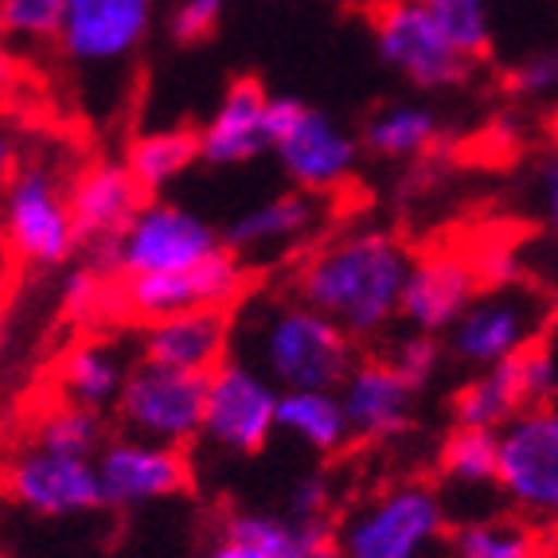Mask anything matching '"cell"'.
<instances>
[{
  "mask_svg": "<svg viewBox=\"0 0 558 558\" xmlns=\"http://www.w3.org/2000/svg\"><path fill=\"white\" fill-rule=\"evenodd\" d=\"M410 262L395 234L360 227L305 254L293 274V293L332 317L352 340H372L399 320Z\"/></svg>",
  "mask_w": 558,
  "mask_h": 558,
  "instance_id": "obj_1",
  "label": "cell"
},
{
  "mask_svg": "<svg viewBox=\"0 0 558 558\" xmlns=\"http://www.w3.org/2000/svg\"><path fill=\"white\" fill-rule=\"evenodd\" d=\"M239 360L258 367L278 391H336L355 367V340L308 301L262 298L234 320ZM231 344V348H234Z\"/></svg>",
  "mask_w": 558,
  "mask_h": 558,
  "instance_id": "obj_2",
  "label": "cell"
},
{
  "mask_svg": "<svg viewBox=\"0 0 558 558\" xmlns=\"http://www.w3.org/2000/svg\"><path fill=\"white\" fill-rule=\"evenodd\" d=\"M0 239L12 258L36 270H56L78 251L71 180L51 160H20L0 196Z\"/></svg>",
  "mask_w": 558,
  "mask_h": 558,
  "instance_id": "obj_3",
  "label": "cell"
},
{
  "mask_svg": "<svg viewBox=\"0 0 558 558\" xmlns=\"http://www.w3.org/2000/svg\"><path fill=\"white\" fill-rule=\"evenodd\" d=\"M270 149L278 153L281 172H286L301 192L328 196L336 187H344L360 160V141L332 121L328 113L289 98V94H270Z\"/></svg>",
  "mask_w": 558,
  "mask_h": 558,
  "instance_id": "obj_4",
  "label": "cell"
},
{
  "mask_svg": "<svg viewBox=\"0 0 558 558\" xmlns=\"http://www.w3.org/2000/svg\"><path fill=\"white\" fill-rule=\"evenodd\" d=\"M441 535L446 500L429 484H395L336 527L344 558H422Z\"/></svg>",
  "mask_w": 558,
  "mask_h": 558,
  "instance_id": "obj_5",
  "label": "cell"
},
{
  "mask_svg": "<svg viewBox=\"0 0 558 558\" xmlns=\"http://www.w3.org/2000/svg\"><path fill=\"white\" fill-rule=\"evenodd\" d=\"M204 402L207 375L141 360L133 363L130 379L113 402V414L121 434L187 449L204 434Z\"/></svg>",
  "mask_w": 558,
  "mask_h": 558,
  "instance_id": "obj_6",
  "label": "cell"
},
{
  "mask_svg": "<svg viewBox=\"0 0 558 558\" xmlns=\"http://www.w3.org/2000/svg\"><path fill=\"white\" fill-rule=\"evenodd\" d=\"M223 234L207 219L187 211L180 204H145L130 219V227L102 246V266L118 278H137V274H172L187 270L196 262L223 251Z\"/></svg>",
  "mask_w": 558,
  "mask_h": 558,
  "instance_id": "obj_7",
  "label": "cell"
},
{
  "mask_svg": "<svg viewBox=\"0 0 558 558\" xmlns=\"http://www.w3.org/2000/svg\"><path fill=\"white\" fill-rule=\"evenodd\" d=\"M372 32L383 63L418 90H449L469 78L473 59L457 51L429 0H383L372 12Z\"/></svg>",
  "mask_w": 558,
  "mask_h": 558,
  "instance_id": "obj_8",
  "label": "cell"
},
{
  "mask_svg": "<svg viewBox=\"0 0 558 558\" xmlns=\"http://www.w3.org/2000/svg\"><path fill=\"white\" fill-rule=\"evenodd\" d=\"M496 488L527 520L558 523V407H523L500 426Z\"/></svg>",
  "mask_w": 558,
  "mask_h": 558,
  "instance_id": "obj_9",
  "label": "cell"
},
{
  "mask_svg": "<svg viewBox=\"0 0 558 558\" xmlns=\"http://www.w3.org/2000/svg\"><path fill=\"white\" fill-rule=\"evenodd\" d=\"M278 387L246 360H223L207 375L204 434L223 457H254L278 429Z\"/></svg>",
  "mask_w": 558,
  "mask_h": 558,
  "instance_id": "obj_10",
  "label": "cell"
},
{
  "mask_svg": "<svg viewBox=\"0 0 558 558\" xmlns=\"http://www.w3.org/2000/svg\"><path fill=\"white\" fill-rule=\"evenodd\" d=\"M543 301L520 281H500L488 293H476L473 305L449 328V352L476 372L508 363L539 344Z\"/></svg>",
  "mask_w": 558,
  "mask_h": 558,
  "instance_id": "obj_11",
  "label": "cell"
},
{
  "mask_svg": "<svg viewBox=\"0 0 558 558\" xmlns=\"http://www.w3.org/2000/svg\"><path fill=\"white\" fill-rule=\"evenodd\" d=\"M246 274L242 262L231 251H219L211 258L172 274H137V278H121L113 286V305L125 317L137 320H160L187 308H227L242 298Z\"/></svg>",
  "mask_w": 558,
  "mask_h": 558,
  "instance_id": "obj_12",
  "label": "cell"
},
{
  "mask_svg": "<svg viewBox=\"0 0 558 558\" xmlns=\"http://www.w3.org/2000/svg\"><path fill=\"white\" fill-rule=\"evenodd\" d=\"M4 493L47 520H71L106 508L102 484L94 457L59 453L47 446H24L9 465H4Z\"/></svg>",
  "mask_w": 558,
  "mask_h": 558,
  "instance_id": "obj_13",
  "label": "cell"
},
{
  "mask_svg": "<svg viewBox=\"0 0 558 558\" xmlns=\"http://www.w3.org/2000/svg\"><path fill=\"white\" fill-rule=\"evenodd\" d=\"M149 24L153 0H66L59 51L78 71H113L137 56Z\"/></svg>",
  "mask_w": 558,
  "mask_h": 558,
  "instance_id": "obj_14",
  "label": "cell"
},
{
  "mask_svg": "<svg viewBox=\"0 0 558 558\" xmlns=\"http://www.w3.org/2000/svg\"><path fill=\"white\" fill-rule=\"evenodd\" d=\"M94 465H98L106 508H137V504L165 500V496L184 493L192 481L184 449L133 438V434L106 441Z\"/></svg>",
  "mask_w": 558,
  "mask_h": 558,
  "instance_id": "obj_15",
  "label": "cell"
},
{
  "mask_svg": "<svg viewBox=\"0 0 558 558\" xmlns=\"http://www.w3.org/2000/svg\"><path fill=\"white\" fill-rule=\"evenodd\" d=\"M481 293V270L461 254H426L410 262L399 317L414 332H449Z\"/></svg>",
  "mask_w": 558,
  "mask_h": 558,
  "instance_id": "obj_16",
  "label": "cell"
},
{
  "mask_svg": "<svg viewBox=\"0 0 558 558\" xmlns=\"http://www.w3.org/2000/svg\"><path fill=\"white\" fill-rule=\"evenodd\" d=\"M145 207V187L125 160H90L71 177V211H75L78 239L102 251L130 227L133 215Z\"/></svg>",
  "mask_w": 558,
  "mask_h": 558,
  "instance_id": "obj_17",
  "label": "cell"
},
{
  "mask_svg": "<svg viewBox=\"0 0 558 558\" xmlns=\"http://www.w3.org/2000/svg\"><path fill=\"white\" fill-rule=\"evenodd\" d=\"M234 344V320L227 308H187L172 317L149 320L141 336V352L145 360L180 367V372L211 375L223 360H231Z\"/></svg>",
  "mask_w": 558,
  "mask_h": 558,
  "instance_id": "obj_18",
  "label": "cell"
},
{
  "mask_svg": "<svg viewBox=\"0 0 558 558\" xmlns=\"http://www.w3.org/2000/svg\"><path fill=\"white\" fill-rule=\"evenodd\" d=\"M266 110H270V94L262 90L254 78H234L227 86L223 102L215 106V113L199 130V160L234 168L262 157V153L270 149Z\"/></svg>",
  "mask_w": 558,
  "mask_h": 558,
  "instance_id": "obj_19",
  "label": "cell"
},
{
  "mask_svg": "<svg viewBox=\"0 0 558 558\" xmlns=\"http://www.w3.org/2000/svg\"><path fill=\"white\" fill-rule=\"evenodd\" d=\"M336 391L344 402L352 438L383 441L407 429L414 387L395 372L391 360H355V367Z\"/></svg>",
  "mask_w": 558,
  "mask_h": 558,
  "instance_id": "obj_20",
  "label": "cell"
},
{
  "mask_svg": "<svg viewBox=\"0 0 558 558\" xmlns=\"http://www.w3.org/2000/svg\"><path fill=\"white\" fill-rule=\"evenodd\" d=\"M320 219H325L320 196L298 187V192H286V196H274L266 204L251 207V211H242L227 227L223 242L239 262L274 258V254H286L293 246H301L320 227Z\"/></svg>",
  "mask_w": 558,
  "mask_h": 558,
  "instance_id": "obj_21",
  "label": "cell"
},
{
  "mask_svg": "<svg viewBox=\"0 0 558 558\" xmlns=\"http://www.w3.org/2000/svg\"><path fill=\"white\" fill-rule=\"evenodd\" d=\"M133 363L125 360L118 344L110 340H83L59 363V387H63V402H75L86 410H113L121 387L130 379Z\"/></svg>",
  "mask_w": 558,
  "mask_h": 558,
  "instance_id": "obj_22",
  "label": "cell"
},
{
  "mask_svg": "<svg viewBox=\"0 0 558 558\" xmlns=\"http://www.w3.org/2000/svg\"><path fill=\"white\" fill-rule=\"evenodd\" d=\"M278 429L298 438L313 453H340L352 441L340 391L308 387V391H281L278 395Z\"/></svg>",
  "mask_w": 558,
  "mask_h": 558,
  "instance_id": "obj_23",
  "label": "cell"
},
{
  "mask_svg": "<svg viewBox=\"0 0 558 558\" xmlns=\"http://www.w3.org/2000/svg\"><path fill=\"white\" fill-rule=\"evenodd\" d=\"M527 407L520 379V355L496 367H484L476 379H469L461 391L453 395V422L457 426H484L500 429Z\"/></svg>",
  "mask_w": 558,
  "mask_h": 558,
  "instance_id": "obj_24",
  "label": "cell"
},
{
  "mask_svg": "<svg viewBox=\"0 0 558 558\" xmlns=\"http://www.w3.org/2000/svg\"><path fill=\"white\" fill-rule=\"evenodd\" d=\"M441 141V118L429 106L395 102L372 113L363 125V145L383 160H410L429 153Z\"/></svg>",
  "mask_w": 558,
  "mask_h": 558,
  "instance_id": "obj_25",
  "label": "cell"
},
{
  "mask_svg": "<svg viewBox=\"0 0 558 558\" xmlns=\"http://www.w3.org/2000/svg\"><path fill=\"white\" fill-rule=\"evenodd\" d=\"M223 531L254 543L266 558H308L320 543L336 539L332 520H293L289 512H234Z\"/></svg>",
  "mask_w": 558,
  "mask_h": 558,
  "instance_id": "obj_26",
  "label": "cell"
},
{
  "mask_svg": "<svg viewBox=\"0 0 558 558\" xmlns=\"http://www.w3.org/2000/svg\"><path fill=\"white\" fill-rule=\"evenodd\" d=\"M199 160V133L196 130H149L141 133L125 153V165L137 177L145 192H160L172 180H180Z\"/></svg>",
  "mask_w": 558,
  "mask_h": 558,
  "instance_id": "obj_27",
  "label": "cell"
},
{
  "mask_svg": "<svg viewBox=\"0 0 558 558\" xmlns=\"http://www.w3.org/2000/svg\"><path fill=\"white\" fill-rule=\"evenodd\" d=\"M441 473L461 488H496L500 476V429L453 426L441 446Z\"/></svg>",
  "mask_w": 558,
  "mask_h": 558,
  "instance_id": "obj_28",
  "label": "cell"
},
{
  "mask_svg": "<svg viewBox=\"0 0 558 558\" xmlns=\"http://www.w3.org/2000/svg\"><path fill=\"white\" fill-rule=\"evenodd\" d=\"M32 441L47 449H59V453H75V457H98V449L106 446V422L98 410L75 407V402H59L36 422L32 429Z\"/></svg>",
  "mask_w": 558,
  "mask_h": 558,
  "instance_id": "obj_29",
  "label": "cell"
},
{
  "mask_svg": "<svg viewBox=\"0 0 558 558\" xmlns=\"http://www.w3.org/2000/svg\"><path fill=\"white\" fill-rule=\"evenodd\" d=\"M453 558H539V539L527 523L515 520H473L453 531Z\"/></svg>",
  "mask_w": 558,
  "mask_h": 558,
  "instance_id": "obj_30",
  "label": "cell"
},
{
  "mask_svg": "<svg viewBox=\"0 0 558 558\" xmlns=\"http://www.w3.org/2000/svg\"><path fill=\"white\" fill-rule=\"evenodd\" d=\"M66 0H0V36L20 47L59 44Z\"/></svg>",
  "mask_w": 558,
  "mask_h": 558,
  "instance_id": "obj_31",
  "label": "cell"
},
{
  "mask_svg": "<svg viewBox=\"0 0 558 558\" xmlns=\"http://www.w3.org/2000/svg\"><path fill=\"white\" fill-rule=\"evenodd\" d=\"M429 9L446 28V36L457 44V51L469 59L484 56L493 44V12L488 0H429Z\"/></svg>",
  "mask_w": 558,
  "mask_h": 558,
  "instance_id": "obj_32",
  "label": "cell"
},
{
  "mask_svg": "<svg viewBox=\"0 0 558 558\" xmlns=\"http://www.w3.org/2000/svg\"><path fill=\"white\" fill-rule=\"evenodd\" d=\"M227 4L231 0H177L172 12H168V36L172 44H204L219 32L227 16Z\"/></svg>",
  "mask_w": 558,
  "mask_h": 558,
  "instance_id": "obj_33",
  "label": "cell"
},
{
  "mask_svg": "<svg viewBox=\"0 0 558 558\" xmlns=\"http://www.w3.org/2000/svg\"><path fill=\"white\" fill-rule=\"evenodd\" d=\"M391 367L402 375V379L418 391L422 383L426 379H434V372H438V363H441V344H438V336L434 332H414L410 328L402 340H395V348H391Z\"/></svg>",
  "mask_w": 558,
  "mask_h": 558,
  "instance_id": "obj_34",
  "label": "cell"
},
{
  "mask_svg": "<svg viewBox=\"0 0 558 558\" xmlns=\"http://www.w3.org/2000/svg\"><path fill=\"white\" fill-rule=\"evenodd\" d=\"M106 305H113V286H106V281H102V270H90V266H83V270L66 274V281H63L66 317L90 320V317H98Z\"/></svg>",
  "mask_w": 558,
  "mask_h": 558,
  "instance_id": "obj_35",
  "label": "cell"
},
{
  "mask_svg": "<svg viewBox=\"0 0 558 558\" xmlns=\"http://www.w3.org/2000/svg\"><path fill=\"white\" fill-rule=\"evenodd\" d=\"M520 379L523 395H527V407H543V402H555L558 395V355L550 344H531L520 355Z\"/></svg>",
  "mask_w": 558,
  "mask_h": 558,
  "instance_id": "obj_36",
  "label": "cell"
},
{
  "mask_svg": "<svg viewBox=\"0 0 558 558\" xmlns=\"http://www.w3.org/2000/svg\"><path fill=\"white\" fill-rule=\"evenodd\" d=\"M512 90L523 98H550L558 94V51H539L527 56L512 71Z\"/></svg>",
  "mask_w": 558,
  "mask_h": 558,
  "instance_id": "obj_37",
  "label": "cell"
},
{
  "mask_svg": "<svg viewBox=\"0 0 558 558\" xmlns=\"http://www.w3.org/2000/svg\"><path fill=\"white\" fill-rule=\"evenodd\" d=\"M328 504H332L328 481L320 473H305L289 488L286 512L293 515V520H328Z\"/></svg>",
  "mask_w": 558,
  "mask_h": 558,
  "instance_id": "obj_38",
  "label": "cell"
},
{
  "mask_svg": "<svg viewBox=\"0 0 558 558\" xmlns=\"http://www.w3.org/2000/svg\"><path fill=\"white\" fill-rule=\"evenodd\" d=\"M539 207L547 227L558 234V153H550L539 168Z\"/></svg>",
  "mask_w": 558,
  "mask_h": 558,
  "instance_id": "obj_39",
  "label": "cell"
},
{
  "mask_svg": "<svg viewBox=\"0 0 558 558\" xmlns=\"http://www.w3.org/2000/svg\"><path fill=\"white\" fill-rule=\"evenodd\" d=\"M204 558H266L254 543H246L242 535H231V531H223V539H215L211 547H207Z\"/></svg>",
  "mask_w": 558,
  "mask_h": 558,
  "instance_id": "obj_40",
  "label": "cell"
},
{
  "mask_svg": "<svg viewBox=\"0 0 558 558\" xmlns=\"http://www.w3.org/2000/svg\"><path fill=\"white\" fill-rule=\"evenodd\" d=\"M16 168H20V141L0 125V196H4V187H9Z\"/></svg>",
  "mask_w": 558,
  "mask_h": 558,
  "instance_id": "obj_41",
  "label": "cell"
},
{
  "mask_svg": "<svg viewBox=\"0 0 558 558\" xmlns=\"http://www.w3.org/2000/svg\"><path fill=\"white\" fill-rule=\"evenodd\" d=\"M12 86H16V56H12L9 39L0 36V102L9 98Z\"/></svg>",
  "mask_w": 558,
  "mask_h": 558,
  "instance_id": "obj_42",
  "label": "cell"
},
{
  "mask_svg": "<svg viewBox=\"0 0 558 558\" xmlns=\"http://www.w3.org/2000/svg\"><path fill=\"white\" fill-rule=\"evenodd\" d=\"M308 558H344V550H340V543H336V539H328V543H320V547L313 550Z\"/></svg>",
  "mask_w": 558,
  "mask_h": 558,
  "instance_id": "obj_43",
  "label": "cell"
},
{
  "mask_svg": "<svg viewBox=\"0 0 558 558\" xmlns=\"http://www.w3.org/2000/svg\"><path fill=\"white\" fill-rule=\"evenodd\" d=\"M550 348H555V355H558V340H555V344H550Z\"/></svg>",
  "mask_w": 558,
  "mask_h": 558,
  "instance_id": "obj_44",
  "label": "cell"
},
{
  "mask_svg": "<svg viewBox=\"0 0 558 558\" xmlns=\"http://www.w3.org/2000/svg\"><path fill=\"white\" fill-rule=\"evenodd\" d=\"M555 320H558V305H555Z\"/></svg>",
  "mask_w": 558,
  "mask_h": 558,
  "instance_id": "obj_45",
  "label": "cell"
}]
</instances>
